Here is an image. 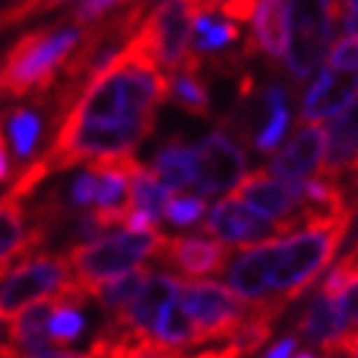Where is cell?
I'll return each mask as SVG.
<instances>
[{
    "mask_svg": "<svg viewBox=\"0 0 358 358\" xmlns=\"http://www.w3.org/2000/svg\"><path fill=\"white\" fill-rule=\"evenodd\" d=\"M169 95V77L131 36L118 59L92 77L59 120L49 169L103 164L134 157L136 146L154 131L159 105Z\"/></svg>",
    "mask_w": 358,
    "mask_h": 358,
    "instance_id": "1",
    "label": "cell"
},
{
    "mask_svg": "<svg viewBox=\"0 0 358 358\" xmlns=\"http://www.w3.org/2000/svg\"><path fill=\"white\" fill-rule=\"evenodd\" d=\"M351 225V213H330L310 217L297 231L279 236L274 241L271 262V299L287 305L310 289L322 268H328L336 259Z\"/></svg>",
    "mask_w": 358,
    "mask_h": 358,
    "instance_id": "2",
    "label": "cell"
},
{
    "mask_svg": "<svg viewBox=\"0 0 358 358\" xmlns=\"http://www.w3.org/2000/svg\"><path fill=\"white\" fill-rule=\"evenodd\" d=\"M164 238L159 231H118L105 233L100 238L77 243L67 251V262L72 268V282L92 299V292L100 284L141 268L149 259H157Z\"/></svg>",
    "mask_w": 358,
    "mask_h": 358,
    "instance_id": "3",
    "label": "cell"
},
{
    "mask_svg": "<svg viewBox=\"0 0 358 358\" xmlns=\"http://www.w3.org/2000/svg\"><path fill=\"white\" fill-rule=\"evenodd\" d=\"M83 41L80 29L36 31L18 38L3 67L0 85L15 97L46 92L57 80V72L67 67L69 57Z\"/></svg>",
    "mask_w": 358,
    "mask_h": 358,
    "instance_id": "4",
    "label": "cell"
},
{
    "mask_svg": "<svg viewBox=\"0 0 358 358\" xmlns=\"http://www.w3.org/2000/svg\"><path fill=\"white\" fill-rule=\"evenodd\" d=\"M336 0H289L284 67L294 83H307L328 57L336 31Z\"/></svg>",
    "mask_w": 358,
    "mask_h": 358,
    "instance_id": "5",
    "label": "cell"
},
{
    "mask_svg": "<svg viewBox=\"0 0 358 358\" xmlns=\"http://www.w3.org/2000/svg\"><path fill=\"white\" fill-rule=\"evenodd\" d=\"M69 284H72V268L67 256H23L0 276V317H15L36 302L59 297Z\"/></svg>",
    "mask_w": 358,
    "mask_h": 358,
    "instance_id": "6",
    "label": "cell"
},
{
    "mask_svg": "<svg viewBox=\"0 0 358 358\" xmlns=\"http://www.w3.org/2000/svg\"><path fill=\"white\" fill-rule=\"evenodd\" d=\"M192 18L194 6L189 0H162L149 15H143L136 38L159 67L174 75L194 59Z\"/></svg>",
    "mask_w": 358,
    "mask_h": 358,
    "instance_id": "7",
    "label": "cell"
},
{
    "mask_svg": "<svg viewBox=\"0 0 358 358\" xmlns=\"http://www.w3.org/2000/svg\"><path fill=\"white\" fill-rule=\"evenodd\" d=\"M179 305L200 333L202 343L231 338V333L248 315V305L238 299L225 284L210 279H182Z\"/></svg>",
    "mask_w": 358,
    "mask_h": 358,
    "instance_id": "8",
    "label": "cell"
},
{
    "mask_svg": "<svg viewBox=\"0 0 358 358\" xmlns=\"http://www.w3.org/2000/svg\"><path fill=\"white\" fill-rule=\"evenodd\" d=\"M233 197L256 210L259 215H264L271 223L282 225L284 233L294 231L305 223V213H302V185H289L282 182L279 177L268 172V169H259L243 177Z\"/></svg>",
    "mask_w": 358,
    "mask_h": 358,
    "instance_id": "9",
    "label": "cell"
},
{
    "mask_svg": "<svg viewBox=\"0 0 358 358\" xmlns=\"http://www.w3.org/2000/svg\"><path fill=\"white\" fill-rule=\"evenodd\" d=\"M197 149V177H194L192 192L200 197H220L233 192L243 182L248 169V159L236 138L225 131H213L205 136V141Z\"/></svg>",
    "mask_w": 358,
    "mask_h": 358,
    "instance_id": "10",
    "label": "cell"
},
{
    "mask_svg": "<svg viewBox=\"0 0 358 358\" xmlns=\"http://www.w3.org/2000/svg\"><path fill=\"white\" fill-rule=\"evenodd\" d=\"M202 231L210 238L220 241L225 246H256L264 241L279 238L284 236L282 225L271 223L256 210L243 205L236 197H223L208 210V215L202 220Z\"/></svg>",
    "mask_w": 358,
    "mask_h": 358,
    "instance_id": "11",
    "label": "cell"
},
{
    "mask_svg": "<svg viewBox=\"0 0 358 358\" xmlns=\"http://www.w3.org/2000/svg\"><path fill=\"white\" fill-rule=\"evenodd\" d=\"M179 284H182V279L169 274V271H149V276H146V282H143L141 292L136 294L134 302L120 315L110 317L105 328L118 333V336L131 338V341H149L159 313L172 299H177Z\"/></svg>",
    "mask_w": 358,
    "mask_h": 358,
    "instance_id": "12",
    "label": "cell"
},
{
    "mask_svg": "<svg viewBox=\"0 0 358 358\" xmlns=\"http://www.w3.org/2000/svg\"><path fill=\"white\" fill-rule=\"evenodd\" d=\"M274 241H264L256 246L243 248L238 256H233L225 266V282L228 289L248 307L279 305L271 299V262H274ZM284 307V305H279Z\"/></svg>",
    "mask_w": 358,
    "mask_h": 358,
    "instance_id": "13",
    "label": "cell"
},
{
    "mask_svg": "<svg viewBox=\"0 0 358 358\" xmlns=\"http://www.w3.org/2000/svg\"><path fill=\"white\" fill-rule=\"evenodd\" d=\"M325 149H328L325 128H320L317 123H305L292 134V138L284 143L282 151L271 159L268 172L279 177L282 182L302 185V182L317 177L322 172Z\"/></svg>",
    "mask_w": 358,
    "mask_h": 358,
    "instance_id": "14",
    "label": "cell"
},
{
    "mask_svg": "<svg viewBox=\"0 0 358 358\" xmlns=\"http://www.w3.org/2000/svg\"><path fill=\"white\" fill-rule=\"evenodd\" d=\"M157 259L187 279H205L225 271L231 248L210 236H166Z\"/></svg>",
    "mask_w": 358,
    "mask_h": 358,
    "instance_id": "15",
    "label": "cell"
},
{
    "mask_svg": "<svg viewBox=\"0 0 358 358\" xmlns=\"http://www.w3.org/2000/svg\"><path fill=\"white\" fill-rule=\"evenodd\" d=\"M358 97V69L338 67L328 64L320 69V75L315 77V83L307 87L299 113L307 123L336 118L338 113L345 110L348 105Z\"/></svg>",
    "mask_w": 358,
    "mask_h": 358,
    "instance_id": "16",
    "label": "cell"
},
{
    "mask_svg": "<svg viewBox=\"0 0 358 358\" xmlns=\"http://www.w3.org/2000/svg\"><path fill=\"white\" fill-rule=\"evenodd\" d=\"M297 336H302L315 348H320L325 356L338 358L343 341L351 336V325L345 320L341 299L328 297L320 289L315 292L299 315Z\"/></svg>",
    "mask_w": 358,
    "mask_h": 358,
    "instance_id": "17",
    "label": "cell"
},
{
    "mask_svg": "<svg viewBox=\"0 0 358 358\" xmlns=\"http://www.w3.org/2000/svg\"><path fill=\"white\" fill-rule=\"evenodd\" d=\"M46 233L41 225L26 228L23 197L6 194L0 200V276L23 256L36 254L44 243Z\"/></svg>",
    "mask_w": 358,
    "mask_h": 358,
    "instance_id": "18",
    "label": "cell"
},
{
    "mask_svg": "<svg viewBox=\"0 0 358 358\" xmlns=\"http://www.w3.org/2000/svg\"><path fill=\"white\" fill-rule=\"evenodd\" d=\"M328 149H325V177L341 179L358 166V97L336 118H330L325 128Z\"/></svg>",
    "mask_w": 358,
    "mask_h": 358,
    "instance_id": "19",
    "label": "cell"
},
{
    "mask_svg": "<svg viewBox=\"0 0 358 358\" xmlns=\"http://www.w3.org/2000/svg\"><path fill=\"white\" fill-rule=\"evenodd\" d=\"M284 38H287V3L259 0L251 15L248 49L264 54L271 62H279L284 59Z\"/></svg>",
    "mask_w": 358,
    "mask_h": 358,
    "instance_id": "20",
    "label": "cell"
},
{
    "mask_svg": "<svg viewBox=\"0 0 358 358\" xmlns=\"http://www.w3.org/2000/svg\"><path fill=\"white\" fill-rule=\"evenodd\" d=\"M57 305V297L36 302L18 313L8 330V343L13 348L15 356H29V353L52 351V336H49V317Z\"/></svg>",
    "mask_w": 358,
    "mask_h": 358,
    "instance_id": "21",
    "label": "cell"
},
{
    "mask_svg": "<svg viewBox=\"0 0 358 358\" xmlns=\"http://www.w3.org/2000/svg\"><path fill=\"white\" fill-rule=\"evenodd\" d=\"M151 169L169 192H187L194 187L197 177V149L185 143H169L157 151Z\"/></svg>",
    "mask_w": 358,
    "mask_h": 358,
    "instance_id": "22",
    "label": "cell"
},
{
    "mask_svg": "<svg viewBox=\"0 0 358 358\" xmlns=\"http://www.w3.org/2000/svg\"><path fill=\"white\" fill-rule=\"evenodd\" d=\"M149 341H154L157 345L166 348L174 353H185L189 348L202 345V338L197 333V328L192 325V320L187 317V313L182 310L179 299H172L169 305L159 313L154 328H151Z\"/></svg>",
    "mask_w": 358,
    "mask_h": 358,
    "instance_id": "23",
    "label": "cell"
},
{
    "mask_svg": "<svg viewBox=\"0 0 358 358\" xmlns=\"http://www.w3.org/2000/svg\"><path fill=\"white\" fill-rule=\"evenodd\" d=\"M264 110H266V123H264L254 136V146L262 154H271L282 146L289 128V95L284 85H268L264 90Z\"/></svg>",
    "mask_w": 358,
    "mask_h": 358,
    "instance_id": "24",
    "label": "cell"
},
{
    "mask_svg": "<svg viewBox=\"0 0 358 358\" xmlns=\"http://www.w3.org/2000/svg\"><path fill=\"white\" fill-rule=\"evenodd\" d=\"M241 38L238 23L217 18L213 10H194L192 18V52L197 57L220 54Z\"/></svg>",
    "mask_w": 358,
    "mask_h": 358,
    "instance_id": "25",
    "label": "cell"
},
{
    "mask_svg": "<svg viewBox=\"0 0 358 358\" xmlns=\"http://www.w3.org/2000/svg\"><path fill=\"white\" fill-rule=\"evenodd\" d=\"M172 197V192L162 185V179L154 174L151 166H136L131 174V192H128V208L146 215L154 225L162 223L164 205Z\"/></svg>",
    "mask_w": 358,
    "mask_h": 358,
    "instance_id": "26",
    "label": "cell"
},
{
    "mask_svg": "<svg viewBox=\"0 0 358 358\" xmlns=\"http://www.w3.org/2000/svg\"><path fill=\"white\" fill-rule=\"evenodd\" d=\"M169 95L182 110L192 113V115H210V92L200 77V59L194 54L192 62H187L185 67L177 69L169 80Z\"/></svg>",
    "mask_w": 358,
    "mask_h": 358,
    "instance_id": "27",
    "label": "cell"
},
{
    "mask_svg": "<svg viewBox=\"0 0 358 358\" xmlns=\"http://www.w3.org/2000/svg\"><path fill=\"white\" fill-rule=\"evenodd\" d=\"M149 271L151 268L141 266V268H136V271H128V274L118 276V279H110V282L100 284V287L92 292V299L103 307V313H108V317H115V315L123 313V310L136 299V294L141 292Z\"/></svg>",
    "mask_w": 358,
    "mask_h": 358,
    "instance_id": "28",
    "label": "cell"
},
{
    "mask_svg": "<svg viewBox=\"0 0 358 358\" xmlns=\"http://www.w3.org/2000/svg\"><path fill=\"white\" fill-rule=\"evenodd\" d=\"M6 134L15 157L21 159V162L31 159L38 146V136H41V118H38V113L29 110V108L13 110L10 118H8Z\"/></svg>",
    "mask_w": 358,
    "mask_h": 358,
    "instance_id": "29",
    "label": "cell"
},
{
    "mask_svg": "<svg viewBox=\"0 0 358 358\" xmlns=\"http://www.w3.org/2000/svg\"><path fill=\"white\" fill-rule=\"evenodd\" d=\"M85 328H87V317L83 313V305L57 297V305L49 317V336H52L54 345L75 343L83 338Z\"/></svg>",
    "mask_w": 358,
    "mask_h": 358,
    "instance_id": "30",
    "label": "cell"
},
{
    "mask_svg": "<svg viewBox=\"0 0 358 358\" xmlns=\"http://www.w3.org/2000/svg\"><path fill=\"white\" fill-rule=\"evenodd\" d=\"M205 213H208L205 197L194 192H172L164 205V217L177 228H192L205 220Z\"/></svg>",
    "mask_w": 358,
    "mask_h": 358,
    "instance_id": "31",
    "label": "cell"
},
{
    "mask_svg": "<svg viewBox=\"0 0 358 358\" xmlns=\"http://www.w3.org/2000/svg\"><path fill=\"white\" fill-rule=\"evenodd\" d=\"M97 194V174L95 169H85L83 174H77L69 185V205L80 210H92Z\"/></svg>",
    "mask_w": 358,
    "mask_h": 358,
    "instance_id": "32",
    "label": "cell"
},
{
    "mask_svg": "<svg viewBox=\"0 0 358 358\" xmlns=\"http://www.w3.org/2000/svg\"><path fill=\"white\" fill-rule=\"evenodd\" d=\"M325 62H328V64H338V67L358 69V36L338 38L336 44L330 46Z\"/></svg>",
    "mask_w": 358,
    "mask_h": 358,
    "instance_id": "33",
    "label": "cell"
},
{
    "mask_svg": "<svg viewBox=\"0 0 358 358\" xmlns=\"http://www.w3.org/2000/svg\"><path fill=\"white\" fill-rule=\"evenodd\" d=\"M120 3H126V0H80V6L75 8V23H90V21H97V18H103L110 8L120 6Z\"/></svg>",
    "mask_w": 358,
    "mask_h": 358,
    "instance_id": "34",
    "label": "cell"
},
{
    "mask_svg": "<svg viewBox=\"0 0 358 358\" xmlns=\"http://www.w3.org/2000/svg\"><path fill=\"white\" fill-rule=\"evenodd\" d=\"M338 299H341V307H343V313H345V320L351 325V338H358V274L351 282V287H348Z\"/></svg>",
    "mask_w": 358,
    "mask_h": 358,
    "instance_id": "35",
    "label": "cell"
},
{
    "mask_svg": "<svg viewBox=\"0 0 358 358\" xmlns=\"http://www.w3.org/2000/svg\"><path fill=\"white\" fill-rule=\"evenodd\" d=\"M336 8L345 36H358V0H336Z\"/></svg>",
    "mask_w": 358,
    "mask_h": 358,
    "instance_id": "36",
    "label": "cell"
},
{
    "mask_svg": "<svg viewBox=\"0 0 358 358\" xmlns=\"http://www.w3.org/2000/svg\"><path fill=\"white\" fill-rule=\"evenodd\" d=\"M341 185H343V194H345V202H348V210H351L353 215V223H358V166L341 179Z\"/></svg>",
    "mask_w": 358,
    "mask_h": 358,
    "instance_id": "37",
    "label": "cell"
},
{
    "mask_svg": "<svg viewBox=\"0 0 358 358\" xmlns=\"http://www.w3.org/2000/svg\"><path fill=\"white\" fill-rule=\"evenodd\" d=\"M297 345H299V336L292 333V336H284L282 341H276L268 351H264L262 358H292L297 353Z\"/></svg>",
    "mask_w": 358,
    "mask_h": 358,
    "instance_id": "38",
    "label": "cell"
},
{
    "mask_svg": "<svg viewBox=\"0 0 358 358\" xmlns=\"http://www.w3.org/2000/svg\"><path fill=\"white\" fill-rule=\"evenodd\" d=\"M8 179H10V157H8L6 136L0 131V185H6Z\"/></svg>",
    "mask_w": 358,
    "mask_h": 358,
    "instance_id": "39",
    "label": "cell"
},
{
    "mask_svg": "<svg viewBox=\"0 0 358 358\" xmlns=\"http://www.w3.org/2000/svg\"><path fill=\"white\" fill-rule=\"evenodd\" d=\"M15 358H92L90 353H77V351H41V353H29V356H15Z\"/></svg>",
    "mask_w": 358,
    "mask_h": 358,
    "instance_id": "40",
    "label": "cell"
},
{
    "mask_svg": "<svg viewBox=\"0 0 358 358\" xmlns=\"http://www.w3.org/2000/svg\"><path fill=\"white\" fill-rule=\"evenodd\" d=\"M0 358H15L13 348L8 343V328H6V317H0Z\"/></svg>",
    "mask_w": 358,
    "mask_h": 358,
    "instance_id": "41",
    "label": "cell"
},
{
    "mask_svg": "<svg viewBox=\"0 0 358 358\" xmlns=\"http://www.w3.org/2000/svg\"><path fill=\"white\" fill-rule=\"evenodd\" d=\"M338 358H358V338H345Z\"/></svg>",
    "mask_w": 358,
    "mask_h": 358,
    "instance_id": "42",
    "label": "cell"
},
{
    "mask_svg": "<svg viewBox=\"0 0 358 358\" xmlns=\"http://www.w3.org/2000/svg\"><path fill=\"white\" fill-rule=\"evenodd\" d=\"M194 6V10H215V8H223L228 0H189Z\"/></svg>",
    "mask_w": 358,
    "mask_h": 358,
    "instance_id": "43",
    "label": "cell"
},
{
    "mask_svg": "<svg viewBox=\"0 0 358 358\" xmlns=\"http://www.w3.org/2000/svg\"><path fill=\"white\" fill-rule=\"evenodd\" d=\"M292 358H330V356H325V353H317V351H313V348H305V351H299V353H294Z\"/></svg>",
    "mask_w": 358,
    "mask_h": 358,
    "instance_id": "44",
    "label": "cell"
},
{
    "mask_svg": "<svg viewBox=\"0 0 358 358\" xmlns=\"http://www.w3.org/2000/svg\"><path fill=\"white\" fill-rule=\"evenodd\" d=\"M62 3H69V0H44L41 8H54V6H62Z\"/></svg>",
    "mask_w": 358,
    "mask_h": 358,
    "instance_id": "45",
    "label": "cell"
},
{
    "mask_svg": "<svg viewBox=\"0 0 358 358\" xmlns=\"http://www.w3.org/2000/svg\"><path fill=\"white\" fill-rule=\"evenodd\" d=\"M348 256H351L353 262L358 264V241H356V243H353V248H351V251H348Z\"/></svg>",
    "mask_w": 358,
    "mask_h": 358,
    "instance_id": "46",
    "label": "cell"
},
{
    "mask_svg": "<svg viewBox=\"0 0 358 358\" xmlns=\"http://www.w3.org/2000/svg\"><path fill=\"white\" fill-rule=\"evenodd\" d=\"M182 358H197V353H192V356H187V353H185V356H182Z\"/></svg>",
    "mask_w": 358,
    "mask_h": 358,
    "instance_id": "47",
    "label": "cell"
},
{
    "mask_svg": "<svg viewBox=\"0 0 358 358\" xmlns=\"http://www.w3.org/2000/svg\"><path fill=\"white\" fill-rule=\"evenodd\" d=\"M0 77H3V72H0Z\"/></svg>",
    "mask_w": 358,
    "mask_h": 358,
    "instance_id": "48",
    "label": "cell"
}]
</instances>
